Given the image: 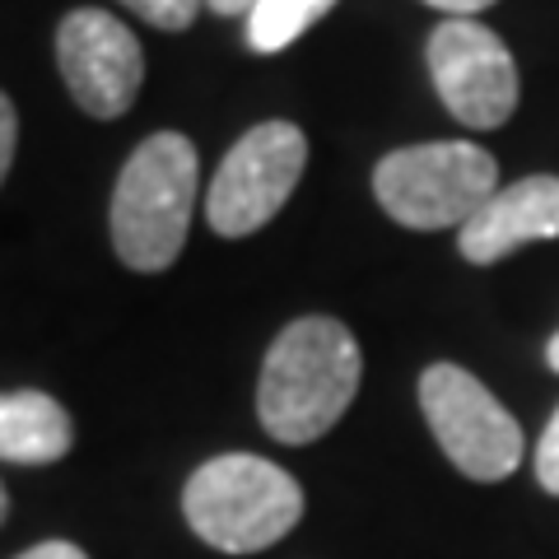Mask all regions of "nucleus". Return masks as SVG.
Segmentation results:
<instances>
[{
  "mask_svg": "<svg viewBox=\"0 0 559 559\" xmlns=\"http://www.w3.org/2000/svg\"><path fill=\"white\" fill-rule=\"evenodd\" d=\"M5 513H10V495H5V485H0V522H5Z\"/></svg>",
  "mask_w": 559,
  "mask_h": 559,
  "instance_id": "obj_19",
  "label": "nucleus"
},
{
  "mask_svg": "<svg viewBox=\"0 0 559 559\" xmlns=\"http://www.w3.org/2000/svg\"><path fill=\"white\" fill-rule=\"evenodd\" d=\"M14 145H20V117H14V103L0 94V182L14 164Z\"/></svg>",
  "mask_w": 559,
  "mask_h": 559,
  "instance_id": "obj_14",
  "label": "nucleus"
},
{
  "mask_svg": "<svg viewBox=\"0 0 559 559\" xmlns=\"http://www.w3.org/2000/svg\"><path fill=\"white\" fill-rule=\"evenodd\" d=\"M419 411H425L443 457L466 480L495 485L509 480L522 462V429L518 419L495 401L476 373L462 364H429L419 373Z\"/></svg>",
  "mask_w": 559,
  "mask_h": 559,
  "instance_id": "obj_5",
  "label": "nucleus"
},
{
  "mask_svg": "<svg viewBox=\"0 0 559 559\" xmlns=\"http://www.w3.org/2000/svg\"><path fill=\"white\" fill-rule=\"evenodd\" d=\"M546 364H550V369L559 373V331H555V336H550V345H546Z\"/></svg>",
  "mask_w": 559,
  "mask_h": 559,
  "instance_id": "obj_18",
  "label": "nucleus"
},
{
  "mask_svg": "<svg viewBox=\"0 0 559 559\" xmlns=\"http://www.w3.org/2000/svg\"><path fill=\"white\" fill-rule=\"evenodd\" d=\"M121 5L135 10L140 20L154 24V28H164V33H182V28L197 24V14H201L205 0H121Z\"/></svg>",
  "mask_w": 559,
  "mask_h": 559,
  "instance_id": "obj_12",
  "label": "nucleus"
},
{
  "mask_svg": "<svg viewBox=\"0 0 559 559\" xmlns=\"http://www.w3.org/2000/svg\"><path fill=\"white\" fill-rule=\"evenodd\" d=\"M429 75L443 108L471 131H495L518 112V61L480 20H443L433 28Z\"/></svg>",
  "mask_w": 559,
  "mask_h": 559,
  "instance_id": "obj_7",
  "label": "nucleus"
},
{
  "mask_svg": "<svg viewBox=\"0 0 559 559\" xmlns=\"http://www.w3.org/2000/svg\"><path fill=\"white\" fill-rule=\"evenodd\" d=\"M499 191L495 154L471 140H429L392 150L373 168V197L406 229H452L476 215Z\"/></svg>",
  "mask_w": 559,
  "mask_h": 559,
  "instance_id": "obj_4",
  "label": "nucleus"
},
{
  "mask_svg": "<svg viewBox=\"0 0 559 559\" xmlns=\"http://www.w3.org/2000/svg\"><path fill=\"white\" fill-rule=\"evenodd\" d=\"M336 0H257L248 14V43L257 51H285L322 20Z\"/></svg>",
  "mask_w": 559,
  "mask_h": 559,
  "instance_id": "obj_11",
  "label": "nucleus"
},
{
  "mask_svg": "<svg viewBox=\"0 0 559 559\" xmlns=\"http://www.w3.org/2000/svg\"><path fill=\"white\" fill-rule=\"evenodd\" d=\"M536 480L546 495L559 499V411L550 415V425L546 433H540V443H536Z\"/></svg>",
  "mask_w": 559,
  "mask_h": 559,
  "instance_id": "obj_13",
  "label": "nucleus"
},
{
  "mask_svg": "<svg viewBox=\"0 0 559 559\" xmlns=\"http://www.w3.org/2000/svg\"><path fill=\"white\" fill-rule=\"evenodd\" d=\"M308 164V140L294 121H261L238 145L224 154V164L210 182V229L219 238H248L261 224H271Z\"/></svg>",
  "mask_w": 559,
  "mask_h": 559,
  "instance_id": "obj_6",
  "label": "nucleus"
},
{
  "mask_svg": "<svg viewBox=\"0 0 559 559\" xmlns=\"http://www.w3.org/2000/svg\"><path fill=\"white\" fill-rule=\"evenodd\" d=\"M57 66L70 84V98L90 117H121L145 80V51L135 33L108 10H70L57 28Z\"/></svg>",
  "mask_w": 559,
  "mask_h": 559,
  "instance_id": "obj_8",
  "label": "nucleus"
},
{
  "mask_svg": "<svg viewBox=\"0 0 559 559\" xmlns=\"http://www.w3.org/2000/svg\"><path fill=\"white\" fill-rule=\"evenodd\" d=\"M425 5L452 14V20H471V14H480V10L495 5V0H425Z\"/></svg>",
  "mask_w": 559,
  "mask_h": 559,
  "instance_id": "obj_16",
  "label": "nucleus"
},
{
  "mask_svg": "<svg viewBox=\"0 0 559 559\" xmlns=\"http://www.w3.org/2000/svg\"><path fill=\"white\" fill-rule=\"evenodd\" d=\"M197 145L159 131L140 145L112 191V248L131 271H168L187 248L197 210Z\"/></svg>",
  "mask_w": 559,
  "mask_h": 559,
  "instance_id": "obj_2",
  "label": "nucleus"
},
{
  "mask_svg": "<svg viewBox=\"0 0 559 559\" xmlns=\"http://www.w3.org/2000/svg\"><path fill=\"white\" fill-rule=\"evenodd\" d=\"M75 429L57 396L47 392H0V462L51 466L61 462Z\"/></svg>",
  "mask_w": 559,
  "mask_h": 559,
  "instance_id": "obj_10",
  "label": "nucleus"
},
{
  "mask_svg": "<svg viewBox=\"0 0 559 559\" xmlns=\"http://www.w3.org/2000/svg\"><path fill=\"white\" fill-rule=\"evenodd\" d=\"M187 527L224 555H257L285 540L304 518V489L285 466L229 452L197 466L182 489Z\"/></svg>",
  "mask_w": 559,
  "mask_h": 559,
  "instance_id": "obj_3",
  "label": "nucleus"
},
{
  "mask_svg": "<svg viewBox=\"0 0 559 559\" xmlns=\"http://www.w3.org/2000/svg\"><path fill=\"white\" fill-rule=\"evenodd\" d=\"M20 559H90L84 555L75 540H43V546H33V550H24Z\"/></svg>",
  "mask_w": 559,
  "mask_h": 559,
  "instance_id": "obj_15",
  "label": "nucleus"
},
{
  "mask_svg": "<svg viewBox=\"0 0 559 559\" xmlns=\"http://www.w3.org/2000/svg\"><path fill=\"white\" fill-rule=\"evenodd\" d=\"M559 238V178L536 173L513 187H499L476 215L462 224L457 248L471 266H495L527 242Z\"/></svg>",
  "mask_w": 559,
  "mask_h": 559,
  "instance_id": "obj_9",
  "label": "nucleus"
},
{
  "mask_svg": "<svg viewBox=\"0 0 559 559\" xmlns=\"http://www.w3.org/2000/svg\"><path fill=\"white\" fill-rule=\"evenodd\" d=\"M364 378V355L336 318L289 322L266 349L257 382L261 429L280 443H312L336 429Z\"/></svg>",
  "mask_w": 559,
  "mask_h": 559,
  "instance_id": "obj_1",
  "label": "nucleus"
},
{
  "mask_svg": "<svg viewBox=\"0 0 559 559\" xmlns=\"http://www.w3.org/2000/svg\"><path fill=\"white\" fill-rule=\"evenodd\" d=\"M215 14H252L257 10V0H205Z\"/></svg>",
  "mask_w": 559,
  "mask_h": 559,
  "instance_id": "obj_17",
  "label": "nucleus"
}]
</instances>
